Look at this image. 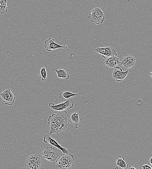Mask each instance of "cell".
I'll return each mask as SVG.
<instances>
[{
    "label": "cell",
    "mask_w": 152,
    "mask_h": 169,
    "mask_svg": "<svg viewBox=\"0 0 152 169\" xmlns=\"http://www.w3.org/2000/svg\"><path fill=\"white\" fill-rule=\"evenodd\" d=\"M74 104V101L72 100L69 99L58 105H55L53 103H50L49 104V106L51 109L59 112L64 111L65 110L71 109L73 107Z\"/></svg>",
    "instance_id": "6"
},
{
    "label": "cell",
    "mask_w": 152,
    "mask_h": 169,
    "mask_svg": "<svg viewBox=\"0 0 152 169\" xmlns=\"http://www.w3.org/2000/svg\"><path fill=\"white\" fill-rule=\"evenodd\" d=\"M148 165L152 167V154L150 156V159L148 162Z\"/></svg>",
    "instance_id": "21"
},
{
    "label": "cell",
    "mask_w": 152,
    "mask_h": 169,
    "mask_svg": "<svg viewBox=\"0 0 152 169\" xmlns=\"http://www.w3.org/2000/svg\"><path fill=\"white\" fill-rule=\"evenodd\" d=\"M0 95L3 102L6 105L11 106L15 102L16 97L9 88L4 90Z\"/></svg>",
    "instance_id": "7"
},
{
    "label": "cell",
    "mask_w": 152,
    "mask_h": 169,
    "mask_svg": "<svg viewBox=\"0 0 152 169\" xmlns=\"http://www.w3.org/2000/svg\"><path fill=\"white\" fill-rule=\"evenodd\" d=\"M39 150L44 158L55 163L64 154L60 150L44 142L39 147Z\"/></svg>",
    "instance_id": "2"
},
{
    "label": "cell",
    "mask_w": 152,
    "mask_h": 169,
    "mask_svg": "<svg viewBox=\"0 0 152 169\" xmlns=\"http://www.w3.org/2000/svg\"><path fill=\"white\" fill-rule=\"evenodd\" d=\"M94 50L97 53L102 54V57L104 58L111 56H117V55L116 50L110 46L103 48L97 47Z\"/></svg>",
    "instance_id": "8"
},
{
    "label": "cell",
    "mask_w": 152,
    "mask_h": 169,
    "mask_svg": "<svg viewBox=\"0 0 152 169\" xmlns=\"http://www.w3.org/2000/svg\"><path fill=\"white\" fill-rule=\"evenodd\" d=\"M115 68L112 72V77L117 81L121 82L127 76L129 73V71L127 70L123 72L122 69L118 67H116Z\"/></svg>",
    "instance_id": "12"
},
{
    "label": "cell",
    "mask_w": 152,
    "mask_h": 169,
    "mask_svg": "<svg viewBox=\"0 0 152 169\" xmlns=\"http://www.w3.org/2000/svg\"><path fill=\"white\" fill-rule=\"evenodd\" d=\"M40 73L42 80L43 81L47 80V72L45 67H43L41 69Z\"/></svg>",
    "instance_id": "19"
},
{
    "label": "cell",
    "mask_w": 152,
    "mask_h": 169,
    "mask_svg": "<svg viewBox=\"0 0 152 169\" xmlns=\"http://www.w3.org/2000/svg\"><path fill=\"white\" fill-rule=\"evenodd\" d=\"M88 18L92 23L97 24L103 23L105 19L104 12L100 8L97 7L92 10Z\"/></svg>",
    "instance_id": "5"
},
{
    "label": "cell",
    "mask_w": 152,
    "mask_h": 169,
    "mask_svg": "<svg viewBox=\"0 0 152 169\" xmlns=\"http://www.w3.org/2000/svg\"><path fill=\"white\" fill-rule=\"evenodd\" d=\"M116 164L123 169H127L129 167L127 162L125 161V158L120 155L117 156Z\"/></svg>",
    "instance_id": "16"
},
{
    "label": "cell",
    "mask_w": 152,
    "mask_h": 169,
    "mask_svg": "<svg viewBox=\"0 0 152 169\" xmlns=\"http://www.w3.org/2000/svg\"><path fill=\"white\" fill-rule=\"evenodd\" d=\"M76 94L72 93L67 91H63L59 93V98L63 101H67L72 98L78 96Z\"/></svg>",
    "instance_id": "15"
},
{
    "label": "cell",
    "mask_w": 152,
    "mask_h": 169,
    "mask_svg": "<svg viewBox=\"0 0 152 169\" xmlns=\"http://www.w3.org/2000/svg\"><path fill=\"white\" fill-rule=\"evenodd\" d=\"M44 46L46 50L49 52L57 49L68 48L67 46L59 45L55 43L54 39L51 38H49L44 41Z\"/></svg>",
    "instance_id": "10"
},
{
    "label": "cell",
    "mask_w": 152,
    "mask_h": 169,
    "mask_svg": "<svg viewBox=\"0 0 152 169\" xmlns=\"http://www.w3.org/2000/svg\"><path fill=\"white\" fill-rule=\"evenodd\" d=\"M43 141L45 143H48L60 150L64 154H67L69 153V151L67 149L62 147L55 140L51 138L49 134H46L44 135Z\"/></svg>",
    "instance_id": "13"
},
{
    "label": "cell",
    "mask_w": 152,
    "mask_h": 169,
    "mask_svg": "<svg viewBox=\"0 0 152 169\" xmlns=\"http://www.w3.org/2000/svg\"><path fill=\"white\" fill-rule=\"evenodd\" d=\"M26 169H43L44 166L40 155L38 154H32L26 159L25 163Z\"/></svg>",
    "instance_id": "3"
},
{
    "label": "cell",
    "mask_w": 152,
    "mask_h": 169,
    "mask_svg": "<svg viewBox=\"0 0 152 169\" xmlns=\"http://www.w3.org/2000/svg\"><path fill=\"white\" fill-rule=\"evenodd\" d=\"M148 74L150 75L151 77V79H152V72L150 73H148Z\"/></svg>",
    "instance_id": "23"
},
{
    "label": "cell",
    "mask_w": 152,
    "mask_h": 169,
    "mask_svg": "<svg viewBox=\"0 0 152 169\" xmlns=\"http://www.w3.org/2000/svg\"><path fill=\"white\" fill-rule=\"evenodd\" d=\"M129 168V169H137L134 167L132 166H130Z\"/></svg>",
    "instance_id": "22"
},
{
    "label": "cell",
    "mask_w": 152,
    "mask_h": 169,
    "mask_svg": "<svg viewBox=\"0 0 152 169\" xmlns=\"http://www.w3.org/2000/svg\"><path fill=\"white\" fill-rule=\"evenodd\" d=\"M57 77L65 80H68L69 79L70 75L69 73V71L67 68L61 69L59 70H55Z\"/></svg>",
    "instance_id": "14"
},
{
    "label": "cell",
    "mask_w": 152,
    "mask_h": 169,
    "mask_svg": "<svg viewBox=\"0 0 152 169\" xmlns=\"http://www.w3.org/2000/svg\"><path fill=\"white\" fill-rule=\"evenodd\" d=\"M113 169H119V167H116L114 168Z\"/></svg>",
    "instance_id": "24"
},
{
    "label": "cell",
    "mask_w": 152,
    "mask_h": 169,
    "mask_svg": "<svg viewBox=\"0 0 152 169\" xmlns=\"http://www.w3.org/2000/svg\"><path fill=\"white\" fill-rule=\"evenodd\" d=\"M120 62L123 67L129 69L134 67L136 63V59L133 55H127L122 58Z\"/></svg>",
    "instance_id": "11"
},
{
    "label": "cell",
    "mask_w": 152,
    "mask_h": 169,
    "mask_svg": "<svg viewBox=\"0 0 152 169\" xmlns=\"http://www.w3.org/2000/svg\"><path fill=\"white\" fill-rule=\"evenodd\" d=\"M142 167L143 169H152V167L149 165H142Z\"/></svg>",
    "instance_id": "20"
},
{
    "label": "cell",
    "mask_w": 152,
    "mask_h": 169,
    "mask_svg": "<svg viewBox=\"0 0 152 169\" xmlns=\"http://www.w3.org/2000/svg\"><path fill=\"white\" fill-rule=\"evenodd\" d=\"M7 0L0 1V14H3L8 11Z\"/></svg>",
    "instance_id": "18"
},
{
    "label": "cell",
    "mask_w": 152,
    "mask_h": 169,
    "mask_svg": "<svg viewBox=\"0 0 152 169\" xmlns=\"http://www.w3.org/2000/svg\"><path fill=\"white\" fill-rule=\"evenodd\" d=\"M120 58L117 56H111L104 58L103 64L108 69L115 68L117 64H121Z\"/></svg>",
    "instance_id": "9"
},
{
    "label": "cell",
    "mask_w": 152,
    "mask_h": 169,
    "mask_svg": "<svg viewBox=\"0 0 152 169\" xmlns=\"http://www.w3.org/2000/svg\"><path fill=\"white\" fill-rule=\"evenodd\" d=\"M69 116V113L65 110L50 115L48 119V124L50 127L49 134H58L69 129L71 126Z\"/></svg>",
    "instance_id": "1"
},
{
    "label": "cell",
    "mask_w": 152,
    "mask_h": 169,
    "mask_svg": "<svg viewBox=\"0 0 152 169\" xmlns=\"http://www.w3.org/2000/svg\"><path fill=\"white\" fill-rule=\"evenodd\" d=\"M74 158L71 154H63L56 162L57 169H70L74 166Z\"/></svg>",
    "instance_id": "4"
},
{
    "label": "cell",
    "mask_w": 152,
    "mask_h": 169,
    "mask_svg": "<svg viewBox=\"0 0 152 169\" xmlns=\"http://www.w3.org/2000/svg\"><path fill=\"white\" fill-rule=\"evenodd\" d=\"M79 113L75 112L72 114L71 115V119L72 123L74 125L76 129L78 128V126L80 123L81 119H79Z\"/></svg>",
    "instance_id": "17"
}]
</instances>
